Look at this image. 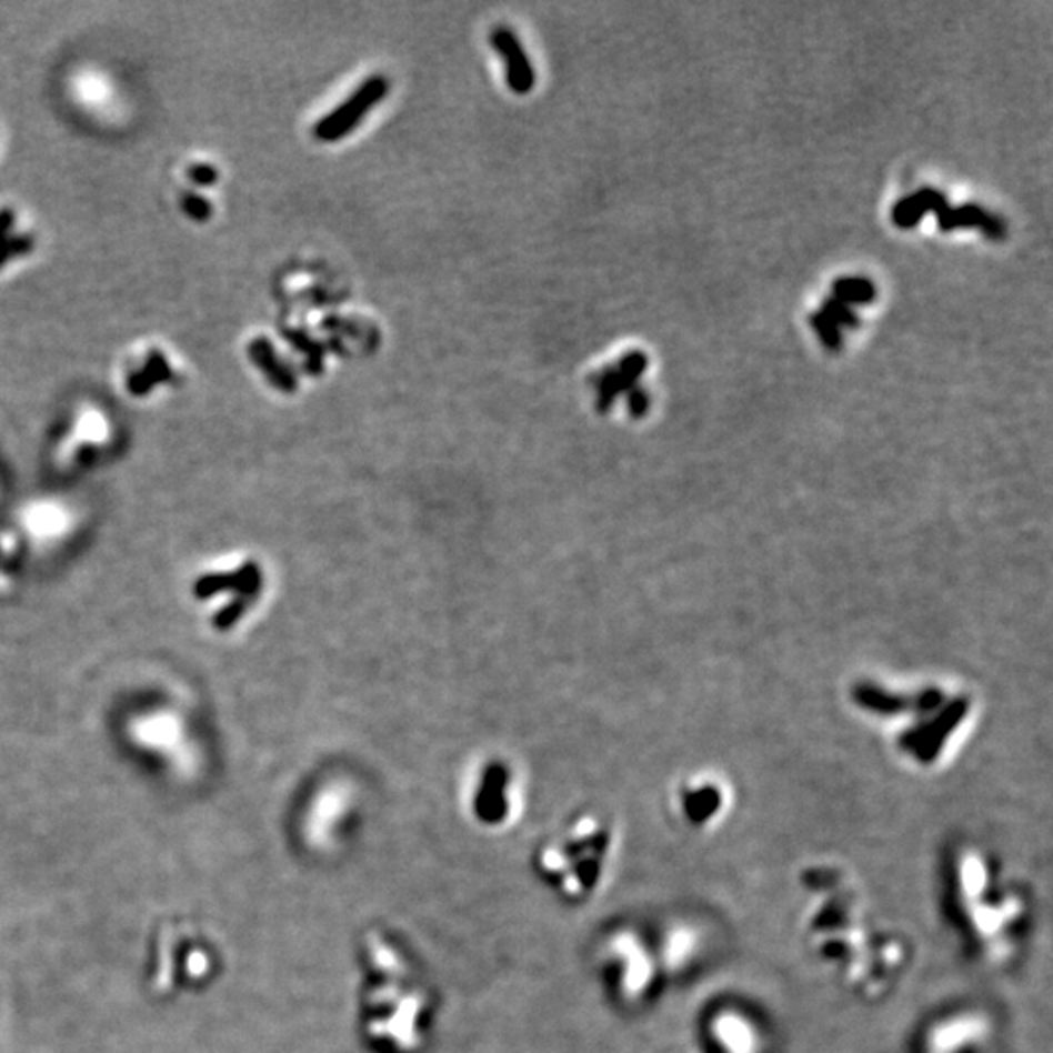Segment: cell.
Wrapping results in <instances>:
<instances>
[{
  "label": "cell",
  "instance_id": "6da1fadb",
  "mask_svg": "<svg viewBox=\"0 0 1053 1053\" xmlns=\"http://www.w3.org/2000/svg\"><path fill=\"white\" fill-rule=\"evenodd\" d=\"M358 1026L375 1053H422L435 1003L410 956L391 934L371 929L360 941Z\"/></svg>",
  "mask_w": 1053,
  "mask_h": 1053
},
{
  "label": "cell",
  "instance_id": "7a4b0ae2",
  "mask_svg": "<svg viewBox=\"0 0 1053 1053\" xmlns=\"http://www.w3.org/2000/svg\"><path fill=\"white\" fill-rule=\"evenodd\" d=\"M954 870V902L964 933L983 956H1005L1006 941L1021 931V895L1001 890L993 862L977 851L962 854Z\"/></svg>",
  "mask_w": 1053,
  "mask_h": 1053
},
{
  "label": "cell",
  "instance_id": "3957f363",
  "mask_svg": "<svg viewBox=\"0 0 1053 1053\" xmlns=\"http://www.w3.org/2000/svg\"><path fill=\"white\" fill-rule=\"evenodd\" d=\"M613 831L603 823H580L536 849V876L552 894L582 905L601 892L613 866Z\"/></svg>",
  "mask_w": 1053,
  "mask_h": 1053
},
{
  "label": "cell",
  "instance_id": "277c9868",
  "mask_svg": "<svg viewBox=\"0 0 1053 1053\" xmlns=\"http://www.w3.org/2000/svg\"><path fill=\"white\" fill-rule=\"evenodd\" d=\"M599 977L623 1006L646 1005L663 980L658 949L634 929H614L598 952Z\"/></svg>",
  "mask_w": 1053,
  "mask_h": 1053
},
{
  "label": "cell",
  "instance_id": "5b68a950",
  "mask_svg": "<svg viewBox=\"0 0 1053 1053\" xmlns=\"http://www.w3.org/2000/svg\"><path fill=\"white\" fill-rule=\"evenodd\" d=\"M126 734L136 748L167 759L178 771H190L195 766V730L174 704H152L133 712L126 722Z\"/></svg>",
  "mask_w": 1053,
  "mask_h": 1053
},
{
  "label": "cell",
  "instance_id": "8992f818",
  "mask_svg": "<svg viewBox=\"0 0 1053 1053\" xmlns=\"http://www.w3.org/2000/svg\"><path fill=\"white\" fill-rule=\"evenodd\" d=\"M79 505L59 495H40L20 505L18 531L38 551H56L71 541L80 529Z\"/></svg>",
  "mask_w": 1053,
  "mask_h": 1053
},
{
  "label": "cell",
  "instance_id": "52a82bcc",
  "mask_svg": "<svg viewBox=\"0 0 1053 1053\" xmlns=\"http://www.w3.org/2000/svg\"><path fill=\"white\" fill-rule=\"evenodd\" d=\"M702 1053H765L759 1022L734 1006L714 1009L702 1022Z\"/></svg>",
  "mask_w": 1053,
  "mask_h": 1053
},
{
  "label": "cell",
  "instance_id": "ba28073f",
  "mask_svg": "<svg viewBox=\"0 0 1053 1053\" xmlns=\"http://www.w3.org/2000/svg\"><path fill=\"white\" fill-rule=\"evenodd\" d=\"M389 90H391V82L384 74L369 77L343 100L342 104L327 113L322 120L317 121L312 133L320 143L342 141L343 137L350 136L351 131L358 129L363 118L369 116L377 104L383 102Z\"/></svg>",
  "mask_w": 1053,
  "mask_h": 1053
},
{
  "label": "cell",
  "instance_id": "9c48e42d",
  "mask_svg": "<svg viewBox=\"0 0 1053 1053\" xmlns=\"http://www.w3.org/2000/svg\"><path fill=\"white\" fill-rule=\"evenodd\" d=\"M987 1036V1022L974 1011L942 1014L919 1036V1053H977Z\"/></svg>",
  "mask_w": 1053,
  "mask_h": 1053
},
{
  "label": "cell",
  "instance_id": "30bf717a",
  "mask_svg": "<svg viewBox=\"0 0 1053 1053\" xmlns=\"http://www.w3.org/2000/svg\"><path fill=\"white\" fill-rule=\"evenodd\" d=\"M511 771L508 766L495 761L487 766L480 779V786L472 799V814L480 825L487 828H502L510 820Z\"/></svg>",
  "mask_w": 1053,
  "mask_h": 1053
},
{
  "label": "cell",
  "instance_id": "8fae6325",
  "mask_svg": "<svg viewBox=\"0 0 1053 1053\" xmlns=\"http://www.w3.org/2000/svg\"><path fill=\"white\" fill-rule=\"evenodd\" d=\"M490 46L500 56L505 71V84L511 92L525 97L535 88L536 74L523 43L508 26H495L490 32Z\"/></svg>",
  "mask_w": 1053,
  "mask_h": 1053
},
{
  "label": "cell",
  "instance_id": "7c38bea8",
  "mask_svg": "<svg viewBox=\"0 0 1053 1053\" xmlns=\"http://www.w3.org/2000/svg\"><path fill=\"white\" fill-rule=\"evenodd\" d=\"M648 358L642 351H629L611 368H606L598 381L595 407L598 412L606 414L613 408L614 400L632 391L639 384L640 377L646 371Z\"/></svg>",
  "mask_w": 1053,
  "mask_h": 1053
},
{
  "label": "cell",
  "instance_id": "4fadbf2b",
  "mask_svg": "<svg viewBox=\"0 0 1053 1053\" xmlns=\"http://www.w3.org/2000/svg\"><path fill=\"white\" fill-rule=\"evenodd\" d=\"M248 358L252 360L255 368L262 371L265 379L285 394H293L299 387L295 371L289 368L285 361L281 360L280 353L273 348V343L268 338H254L248 343Z\"/></svg>",
  "mask_w": 1053,
  "mask_h": 1053
},
{
  "label": "cell",
  "instance_id": "5bb4252c",
  "mask_svg": "<svg viewBox=\"0 0 1053 1053\" xmlns=\"http://www.w3.org/2000/svg\"><path fill=\"white\" fill-rule=\"evenodd\" d=\"M939 217V227L942 231H954V229H965V227H980L990 239L1001 240L1005 237L1006 227L999 217L991 215L980 205H962V208L942 209Z\"/></svg>",
  "mask_w": 1053,
  "mask_h": 1053
},
{
  "label": "cell",
  "instance_id": "9a60e30c",
  "mask_svg": "<svg viewBox=\"0 0 1053 1053\" xmlns=\"http://www.w3.org/2000/svg\"><path fill=\"white\" fill-rule=\"evenodd\" d=\"M946 208H949V201H946L944 193L934 190V188H923L917 193H911L907 198H903L900 203H895L892 219H894L897 227L911 229L923 219L926 211L941 213L942 209Z\"/></svg>",
  "mask_w": 1053,
  "mask_h": 1053
},
{
  "label": "cell",
  "instance_id": "2e32d148",
  "mask_svg": "<svg viewBox=\"0 0 1053 1053\" xmlns=\"http://www.w3.org/2000/svg\"><path fill=\"white\" fill-rule=\"evenodd\" d=\"M283 338L303 355V368L311 377L322 375L327 361V345L301 328H283Z\"/></svg>",
  "mask_w": 1053,
  "mask_h": 1053
},
{
  "label": "cell",
  "instance_id": "e0dca14e",
  "mask_svg": "<svg viewBox=\"0 0 1053 1053\" xmlns=\"http://www.w3.org/2000/svg\"><path fill=\"white\" fill-rule=\"evenodd\" d=\"M168 379H170V368H168L164 355H160L159 351H152L147 365L141 371H137L136 375L129 377L128 389L131 394L141 397V394L151 391L154 384L168 381Z\"/></svg>",
  "mask_w": 1053,
  "mask_h": 1053
},
{
  "label": "cell",
  "instance_id": "ac0fdd59",
  "mask_svg": "<svg viewBox=\"0 0 1053 1053\" xmlns=\"http://www.w3.org/2000/svg\"><path fill=\"white\" fill-rule=\"evenodd\" d=\"M833 297L846 304L872 303L876 288L864 278H841L833 283Z\"/></svg>",
  "mask_w": 1053,
  "mask_h": 1053
},
{
  "label": "cell",
  "instance_id": "d6986e66",
  "mask_svg": "<svg viewBox=\"0 0 1053 1053\" xmlns=\"http://www.w3.org/2000/svg\"><path fill=\"white\" fill-rule=\"evenodd\" d=\"M324 327H327V330H334L335 334L353 338V340H360V342L369 343L377 340L375 330L368 328V324H363L360 320L345 319V317H328L324 320Z\"/></svg>",
  "mask_w": 1053,
  "mask_h": 1053
},
{
  "label": "cell",
  "instance_id": "ffe728a7",
  "mask_svg": "<svg viewBox=\"0 0 1053 1053\" xmlns=\"http://www.w3.org/2000/svg\"><path fill=\"white\" fill-rule=\"evenodd\" d=\"M810 322H812V328L815 330V334L822 338V342L825 343V348H830L831 351L841 350L843 345V335H841V328L833 322V320L828 319L822 311L814 312L810 317Z\"/></svg>",
  "mask_w": 1053,
  "mask_h": 1053
},
{
  "label": "cell",
  "instance_id": "44dd1931",
  "mask_svg": "<svg viewBox=\"0 0 1053 1053\" xmlns=\"http://www.w3.org/2000/svg\"><path fill=\"white\" fill-rule=\"evenodd\" d=\"M822 312L825 314V317H828V319L833 320V322H835L839 328H856L859 324H861V320H859V317L854 314L853 309H851L849 304L843 303V301H839V299H835L833 295H831L830 299H825Z\"/></svg>",
  "mask_w": 1053,
  "mask_h": 1053
},
{
  "label": "cell",
  "instance_id": "7402d4cb",
  "mask_svg": "<svg viewBox=\"0 0 1053 1053\" xmlns=\"http://www.w3.org/2000/svg\"><path fill=\"white\" fill-rule=\"evenodd\" d=\"M182 209H184L185 215L193 219V221H208L209 217L213 215V208L203 195L200 193L188 192L184 193L182 198Z\"/></svg>",
  "mask_w": 1053,
  "mask_h": 1053
},
{
  "label": "cell",
  "instance_id": "603a6c76",
  "mask_svg": "<svg viewBox=\"0 0 1053 1053\" xmlns=\"http://www.w3.org/2000/svg\"><path fill=\"white\" fill-rule=\"evenodd\" d=\"M33 240L30 237H7L0 240V265L17 255L32 250Z\"/></svg>",
  "mask_w": 1053,
  "mask_h": 1053
},
{
  "label": "cell",
  "instance_id": "cb8c5ba5",
  "mask_svg": "<svg viewBox=\"0 0 1053 1053\" xmlns=\"http://www.w3.org/2000/svg\"><path fill=\"white\" fill-rule=\"evenodd\" d=\"M626 402H629V412L640 418L646 414L650 408V394L636 384L632 391L626 392Z\"/></svg>",
  "mask_w": 1053,
  "mask_h": 1053
},
{
  "label": "cell",
  "instance_id": "d4e9b609",
  "mask_svg": "<svg viewBox=\"0 0 1053 1053\" xmlns=\"http://www.w3.org/2000/svg\"><path fill=\"white\" fill-rule=\"evenodd\" d=\"M188 176H190V180H192L193 184L198 185L215 184L217 180H219L217 168L211 167V164H203V162L188 168Z\"/></svg>",
  "mask_w": 1053,
  "mask_h": 1053
},
{
  "label": "cell",
  "instance_id": "484cf974",
  "mask_svg": "<svg viewBox=\"0 0 1053 1053\" xmlns=\"http://www.w3.org/2000/svg\"><path fill=\"white\" fill-rule=\"evenodd\" d=\"M12 224H14V213L10 209H0V240L9 237Z\"/></svg>",
  "mask_w": 1053,
  "mask_h": 1053
}]
</instances>
